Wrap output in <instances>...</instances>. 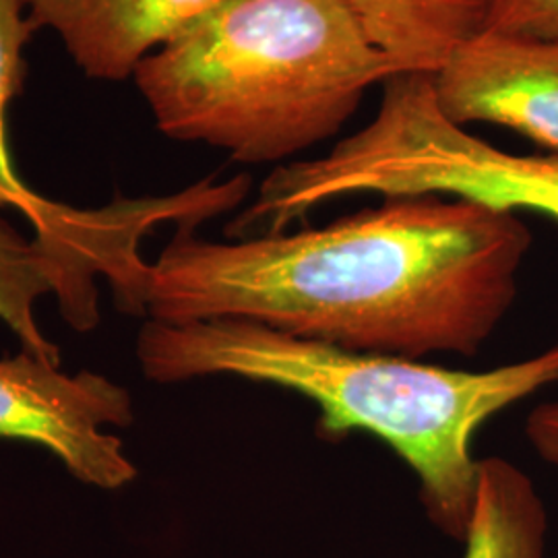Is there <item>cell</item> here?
<instances>
[{
  "label": "cell",
  "mask_w": 558,
  "mask_h": 558,
  "mask_svg": "<svg viewBox=\"0 0 558 558\" xmlns=\"http://www.w3.org/2000/svg\"><path fill=\"white\" fill-rule=\"evenodd\" d=\"M530 246L518 214L442 195L234 242L179 228L149 265L145 308L166 325L246 319L354 352L476 356Z\"/></svg>",
  "instance_id": "cell-1"
},
{
  "label": "cell",
  "mask_w": 558,
  "mask_h": 558,
  "mask_svg": "<svg viewBox=\"0 0 558 558\" xmlns=\"http://www.w3.org/2000/svg\"><path fill=\"white\" fill-rule=\"evenodd\" d=\"M143 375L158 385L240 377L299 393L319 408L317 435L366 433L418 478L428 519L463 542L474 513L480 428L509 405L558 383V343L490 371H451L416 359L354 352L246 319L166 325L137 338Z\"/></svg>",
  "instance_id": "cell-2"
},
{
  "label": "cell",
  "mask_w": 558,
  "mask_h": 558,
  "mask_svg": "<svg viewBox=\"0 0 558 558\" xmlns=\"http://www.w3.org/2000/svg\"><path fill=\"white\" fill-rule=\"evenodd\" d=\"M398 73L345 0H221L133 80L166 137L281 166L338 135Z\"/></svg>",
  "instance_id": "cell-3"
},
{
  "label": "cell",
  "mask_w": 558,
  "mask_h": 558,
  "mask_svg": "<svg viewBox=\"0 0 558 558\" xmlns=\"http://www.w3.org/2000/svg\"><path fill=\"white\" fill-rule=\"evenodd\" d=\"M354 195H442L500 211L558 221V156H515L440 112L433 75L398 73L383 83L375 119L315 160L278 166L263 180L255 211L286 230L329 201Z\"/></svg>",
  "instance_id": "cell-4"
},
{
  "label": "cell",
  "mask_w": 558,
  "mask_h": 558,
  "mask_svg": "<svg viewBox=\"0 0 558 558\" xmlns=\"http://www.w3.org/2000/svg\"><path fill=\"white\" fill-rule=\"evenodd\" d=\"M133 420L131 393L104 375H66L25 350L0 359V439L38 445L83 484L119 490L137 478L122 440L106 430Z\"/></svg>",
  "instance_id": "cell-5"
},
{
  "label": "cell",
  "mask_w": 558,
  "mask_h": 558,
  "mask_svg": "<svg viewBox=\"0 0 558 558\" xmlns=\"http://www.w3.org/2000/svg\"><path fill=\"white\" fill-rule=\"evenodd\" d=\"M36 27L25 15L23 0H0V205L13 207L34 232L62 240L106 260L122 290L135 292L147 279L149 263L141 244L163 223L182 226L193 216V199L180 191L166 197L112 201L98 209H77L46 199L21 179L7 141V110L25 81V44Z\"/></svg>",
  "instance_id": "cell-6"
},
{
  "label": "cell",
  "mask_w": 558,
  "mask_h": 558,
  "mask_svg": "<svg viewBox=\"0 0 558 558\" xmlns=\"http://www.w3.org/2000/svg\"><path fill=\"white\" fill-rule=\"evenodd\" d=\"M459 126L499 124L558 156V40L484 29L433 75Z\"/></svg>",
  "instance_id": "cell-7"
},
{
  "label": "cell",
  "mask_w": 558,
  "mask_h": 558,
  "mask_svg": "<svg viewBox=\"0 0 558 558\" xmlns=\"http://www.w3.org/2000/svg\"><path fill=\"white\" fill-rule=\"evenodd\" d=\"M98 279L114 292L117 274L98 255L36 232L29 239L0 216V320L25 352L60 366L59 345L41 333L36 304L57 296L62 319L87 333L100 323Z\"/></svg>",
  "instance_id": "cell-8"
},
{
  "label": "cell",
  "mask_w": 558,
  "mask_h": 558,
  "mask_svg": "<svg viewBox=\"0 0 558 558\" xmlns=\"http://www.w3.org/2000/svg\"><path fill=\"white\" fill-rule=\"evenodd\" d=\"M221 0H23L36 27L52 29L81 71L124 81L163 44Z\"/></svg>",
  "instance_id": "cell-9"
},
{
  "label": "cell",
  "mask_w": 558,
  "mask_h": 558,
  "mask_svg": "<svg viewBox=\"0 0 558 558\" xmlns=\"http://www.w3.org/2000/svg\"><path fill=\"white\" fill-rule=\"evenodd\" d=\"M401 73L435 75L488 25L495 0H345Z\"/></svg>",
  "instance_id": "cell-10"
},
{
  "label": "cell",
  "mask_w": 558,
  "mask_h": 558,
  "mask_svg": "<svg viewBox=\"0 0 558 558\" xmlns=\"http://www.w3.org/2000/svg\"><path fill=\"white\" fill-rule=\"evenodd\" d=\"M546 532V507L530 476L507 459H482L463 558H544Z\"/></svg>",
  "instance_id": "cell-11"
},
{
  "label": "cell",
  "mask_w": 558,
  "mask_h": 558,
  "mask_svg": "<svg viewBox=\"0 0 558 558\" xmlns=\"http://www.w3.org/2000/svg\"><path fill=\"white\" fill-rule=\"evenodd\" d=\"M486 29L558 40V0H495Z\"/></svg>",
  "instance_id": "cell-12"
},
{
  "label": "cell",
  "mask_w": 558,
  "mask_h": 558,
  "mask_svg": "<svg viewBox=\"0 0 558 558\" xmlns=\"http://www.w3.org/2000/svg\"><path fill=\"white\" fill-rule=\"evenodd\" d=\"M525 437L539 458L558 465V401L532 410L525 422Z\"/></svg>",
  "instance_id": "cell-13"
}]
</instances>
